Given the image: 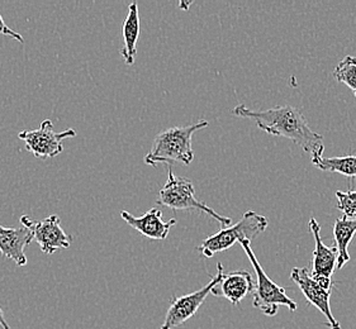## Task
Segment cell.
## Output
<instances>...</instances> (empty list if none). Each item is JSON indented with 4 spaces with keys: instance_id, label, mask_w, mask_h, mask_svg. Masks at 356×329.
<instances>
[{
    "instance_id": "4",
    "label": "cell",
    "mask_w": 356,
    "mask_h": 329,
    "mask_svg": "<svg viewBox=\"0 0 356 329\" xmlns=\"http://www.w3.org/2000/svg\"><path fill=\"white\" fill-rule=\"evenodd\" d=\"M245 253L248 255L251 265L254 267V271L257 273V284H254V301L252 305L254 308L263 312L264 314L268 317H274L278 314L279 307L284 305L291 312L297 310V303L292 301L286 293L284 287H279L273 280L264 271L260 262L257 261L254 251L251 248V242L249 241H240Z\"/></svg>"
},
{
    "instance_id": "14",
    "label": "cell",
    "mask_w": 356,
    "mask_h": 329,
    "mask_svg": "<svg viewBox=\"0 0 356 329\" xmlns=\"http://www.w3.org/2000/svg\"><path fill=\"white\" fill-rule=\"evenodd\" d=\"M123 35V47L120 53L124 58L126 65L135 64L136 55H137V42L140 37V15H138V6L137 3H131L129 7V13L122 27Z\"/></svg>"
},
{
    "instance_id": "13",
    "label": "cell",
    "mask_w": 356,
    "mask_h": 329,
    "mask_svg": "<svg viewBox=\"0 0 356 329\" xmlns=\"http://www.w3.org/2000/svg\"><path fill=\"white\" fill-rule=\"evenodd\" d=\"M33 241L31 230L24 227L7 228L0 226V253L3 258H9L17 266L27 265L24 251Z\"/></svg>"
},
{
    "instance_id": "10",
    "label": "cell",
    "mask_w": 356,
    "mask_h": 329,
    "mask_svg": "<svg viewBox=\"0 0 356 329\" xmlns=\"http://www.w3.org/2000/svg\"><path fill=\"white\" fill-rule=\"evenodd\" d=\"M121 217L129 227L140 232L143 236L147 237L150 239H155V241H164L165 238L169 236L171 227H174L177 223L175 219L164 222L163 213L157 208H152L143 217H135L126 210H122Z\"/></svg>"
},
{
    "instance_id": "8",
    "label": "cell",
    "mask_w": 356,
    "mask_h": 329,
    "mask_svg": "<svg viewBox=\"0 0 356 329\" xmlns=\"http://www.w3.org/2000/svg\"><path fill=\"white\" fill-rule=\"evenodd\" d=\"M217 270H218L217 275L207 284L206 287H202L194 293L186 294L183 296H177L171 301L170 307L165 315V321L161 326V329L177 328L197 314L198 309L202 307L207 296L211 294L212 289L221 279L222 273H223V265L221 262L217 264Z\"/></svg>"
},
{
    "instance_id": "21",
    "label": "cell",
    "mask_w": 356,
    "mask_h": 329,
    "mask_svg": "<svg viewBox=\"0 0 356 329\" xmlns=\"http://www.w3.org/2000/svg\"><path fill=\"white\" fill-rule=\"evenodd\" d=\"M192 3H180V8H183L184 10H188V8L191 6Z\"/></svg>"
},
{
    "instance_id": "2",
    "label": "cell",
    "mask_w": 356,
    "mask_h": 329,
    "mask_svg": "<svg viewBox=\"0 0 356 329\" xmlns=\"http://www.w3.org/2000/svg\"><path fill=\"white\" fill-rule=\"evenodd\" d=\"M209 123L200 119L184 127H172L159 133L151 151L145 156V164L156 166L159 164H191L194 158L192 138L195 132L207 128Z\"/></svg>"
},
{
    "instance_id": "6",
    "label": "cell",
    "mask_w": 356,
    "mask_h": 329,
    "mask_svg": "<svg viewBox=\"0 0 356 329\" xmlns=\"http://www.w3.org/2000/svg\"><path fill=\"white\" fill-rule=\"evenodd\" d=\"M78 132L74 128L66 129L63 132H56L54 129V123L51 119H44L40 128L31 130H22L18 138L22 140L26 149L37 158H56L64 151L63 141L66 138L76 137Z\"/></svg>"
},
{
    "instance_id": "19",
    "label": "cell",
    "mask_w": 356,
    "mask_h": 329,
    "mask_svg": "<svg viewBox=\"0 0 356 329\" xmlns=\"http://www.w3.org/2000/svg\"><path fill=\"white\" fill-rule=\"evenodd\" d=\"M0 35H4V36L12 37L17 40L18 42L24 43V38L22 35H19L17 31H13L10 27H8L6 24V22L3 19V17L0 15Z\"/></svg>"
},
{
    "instance_id": "18",
    "label": "cell",
    "mask_w": 356,
    "mask_h": 329,
    "mask_svg": "<svg viewBox=\"0 0 356 329\" xmlns=\"http://www.w3.org/2000/svg\"><path fill=\"white\" fill-rule=\"evenodd\" d=\"M335 195L337 198V209L341 212L343 218L356 219V190H337Z\"/></svg>"
},
{
    "instance_id": "12",
    "label": "cell",
    "mask_w": 356,
    "mask_h": 329,
    "mask_svg": "<svg viewBox=\"0 0 356 329\" xmlns=\"http://www.w3.org/2000/svg\"><path fill=\"white\" fill-rule=\"evenodd\" d=\"M254 292V280L249 271L228 272L222 273L221 279L212 289L214 296H222L231 304L237 305L250 293Z\"/></svg>"
},
{
    "instance_id": "20",
    "label": "cell",
    "mask_w": 356,
    "mask_h": 329,
    "mask_svg": "<svg viewBox=\"0 0 356 329\" xmlns=\"http://www.w3.org/2000/svg\"><path fill=\"white\" fill-rule=\"evenodd\" d=\"M0 327L3 329H12L10 326L8 324L7 319L4 317V312L1 310V308H0Z\"/></svg>"
},
{
    "instance_id": "11",
    "label": "cell",
    "mask_w": 356,
    "mask_h": 329,
    "mask_svg": "<svg viewBox=\"0 0 356 329\" xmlns=\"http://www.w3.org/2000/svg\"><path fill=\"white\" fill-rule=\"evenodd\" d=\"M309 230L314 235L316 248L312 258V271L309 275L312 279H331L337 266V250L335 246L328 247L321 238V227L316 218L309 219Z\"/></svg>"
},
{
    "instance_id": "15",
    "label": "cell",
    "mask_w": 356,
    "mask_h": 329,
    "mask_svg": "<svg viewBox=\"0 0 356 329\" xmlns=\"http://www.w3.org/2000/svg\"><path fill=\"white\" fill-rule=\"evenodd\" d=\"M356 235V219L339 218L334 224V237L337 250V269H342L349 262V244Z\"/></svg>"
},
{
    "instance_id": "1",
    "label": "cell",
    "mask_w": 356,
    "mask_h": 329,
    "mask_svg": "<svg viewBox=\"0 0 356 329\" xmlns=\"http://www.w3.org/2000/svg\"><path fill=\"white\" fill-rule=\"evenodd\" d=\"M232 115L252 119L268 135L291 140L305 152L312 155V160L322 156L325 149L323 137L308 126L305 115L297 108L280 106L266 110H252L245 104H238L232 109Z\"/></svg>"
},
{
    "instance_id": "17",
    "label": "cell",
    "mask_w": 356,
    "mask_h": 329,
    "mask_svg": "<svg viewBox=\"0 0 356 329\" xmlns=\"http://www.w3.org/2000/svg\"><path fill=\"white\" fill-rule=\"evenodd\" d=\"M334 78L339 83L349 86L356 96V58L345 56L334 70Z\"/></svg>"
},
{
    "instance_id": "16",
    "label": "cell",
    "mask_w": 356,
    "mask_h": 329,
    "mask_svg": "<svg viewBox=\"0 0 356 329\" xmlns=\"http://www.w3.org/2000/svg\"><path fill=\"white\" fill-rule=\"evenodd\" d=\"M312 164L322 171L337 172L348 178H356V155L342 158H314Z\"/></svg>"
},
{
    "instance_id": "5",
    "label": "cell",
    "mask_w": 356,
    "mask_h": 329,
    "mask_svg": "<svg viewBox=\"0 0 356 329\" xmlns=\"http://www.w3.org/2000/svg\"><path fill=\"white\" fill-rule=\"evenodd\" d=\"M157 203L160 205L170 208L171 210H198L200 213H206L217 222L221 223L222 227H228L232 223L227 217L218 214L214 209L208 207L206 203L198 201L195 198L192 181L186 178L177 176L171 169L168 170L166 184L159 192Z\"/></svg>"
},
{
    "instance_id": "9",
    "label": "cell",
    "mask_w": 356,
    "mask_h": 329,
    "mask_svg": "<svg viewBox=\"0 0 356 329\" xmlns=\"http://www.w3.org/2000/svg\"><path fill=\"white\" fill-rule=\"evenodd\" d=\"M291 279L300 287V292L306 296L309 304L318 309L327 319V327L330 329H341L339 321L332 314L330 305V296L332 290L321 287L316 280L311 278L309 270L306 267H293Z\"/></svg>"
},
{
    "instance_id": "3",
    "label": "cell",
    "mask_w": 356,
    "mask_h": 329,
    "mask_svg": "<svg viewBox=\"0 0 356 329\" xmlns=\"http://www.w3.org/2000/svg\"><path fill=\"white\" fill-rule=\"evenodd\" d=\"M268 224L269 223L266 217L249 210L241 217L238 222L223 227L217 233L206 238L198 247V251L204 258H213L216 253L231 248L236 242H252L257 236L266 230Z\"/></svg>"
},
{
    "instance_id": "7",
    "label": "cell",
    "mask_w": 356,
    "mask_h": 329,
    "mask_svg": "<svg viewBox=\"0 0 356 329\" xmlns=\"http://www.w3.org/2000/svg\"><path fill=\"white\" fill-rule=\"evenodd\" d=\"M21 223L22 227L31 230L33 239H36L46 255H54L58 250H67L72 246V236L63 229L61 219L56 214L50 215L42 221H33L29 215H22Z\"/></svg>"
}]
</instances>
